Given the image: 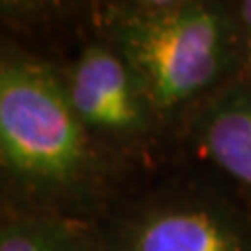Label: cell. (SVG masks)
Wrapping results in <instances>:
<instances>
[{
	"label": "cell",
	"instance_id": "1",
	"mask_svg": "<svg viewBox=\"0 0 251 251\" xmlns=\"http://www.w3.org/2000/svg\"><path fill=\"white\" fill-rule=\"evenodd\" d=\"M2 207L99 224L120 168L92 143L57 65L13 44L0 54Z\"/></svg>",
	"mask_w": 251,
	"mask_h": 251
},
{
	"label": "cell",
	"instance_id": "2",
	"mask_svg": "<svg viewBox=\"0 0 251 251\" xmlns=\"http://www.w3.org/2000/svg\"><path fill=\"white\" fill-rule=\"evenodd\" d=\"M97 31L126 59L166 128L241 75L232 2L120 0L99 9Z\"/></svg>",
	"mask_w": 251,
	"mask_h": 251
},
{
	"label": "cell",
	"instance_id": "3",
	"mask_svg": "<svg viewBox=\"0 0 251 251\" xmlns=\"http://www.w3.org/2000/svg\"><path fill=\"white\" fill-rule=\"evenodd\" d=\"M54 65L86 134L120 170L161 143L166 124L132 67L97 29L67 63Z\"/></svg>",
	"mask_w": 251,
	"mask_h": 251
},
{
	"label": "cell",
	"instance_id": "4",
	"mask_svg": "<svg viewBox=\"0 0 251 251\" xmlns=\"http://www.w3.org/2000/svg\"><path fill=\"white\" fill-rule=\"evenodd\" d=\"M103 251H251V214L205 186H168L99 222Z\"/></svg>",
	"mask_w": 251,
	"mask_h": 251
},
{
	"label": "cell",
	"instance_id": "5",
	"mask_svg": "<svg viewBox=\"0 0 251 251\" xmlns=\"http://www.w3.org/2000/svg\"><path fill=\"white\" fill-rule=\"evenodd\" d=\"M203 159L251 201V77L239 75L201 103L184 122Z\"/></svg>",
	"mask_w": 251,
	"mask_h": 251
},
{
	"label": "cell",
	"instance_id": "6",
	"mask_svg": "<svg viewBox=\"0 0 251 251\" xmlns=\"http://www.w3.org/2000/svg\"><path fill=\"white\" fill-rule=\"evenodd\" d=\"M2 216L0 251H103L99 224L52 214Z\"/></svg>",
	"mask_w": 251,
	"mask_h": 251
},
{
	"label": "cell",
	"instance_id": "7",
	"mask_svg": "<svg viewBox=\"0 0 251 251\" xmlns=\"http://www.w3.org/2000/svg\"><path fill=\"white\" fill-rule=\"evenodd\" d=\"M241 46V75L251 77V0L232 2Z\"/></svg>",
	"mask_w": 251,
	"mask_h": 251
}]
</instances>
